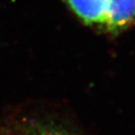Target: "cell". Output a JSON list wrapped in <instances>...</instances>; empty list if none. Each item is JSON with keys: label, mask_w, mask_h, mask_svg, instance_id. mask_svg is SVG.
<instances>
[{"label": "cell", "mask_w": 135, "mask_h": 135, "mask_svg": "<svg viewBox=\"0 0 135 135\" xmlns=\"http://www.w3.org/2000/svg\"><path fill=\"white\" fill-rule=\"evenodd\" d=\"M85 24L111 33L125 29L135 19V0H66Z\"/></svg>", "instance_id": "1"}, {"label": "cell", "mask_w": 135, "mask_h": 135, "mask_svg": "<svg viewBox=\"0 0 135 135\" xmlns=\"http://www.w3.org/2000/svg\"><path fill=\"white\" fill-rule=\"evenodd\" d=\"M17 135H73L68 131L52 124L43 122H29L25 124Z\"/></svg>", "instance_id": "2"}]
</instances>
